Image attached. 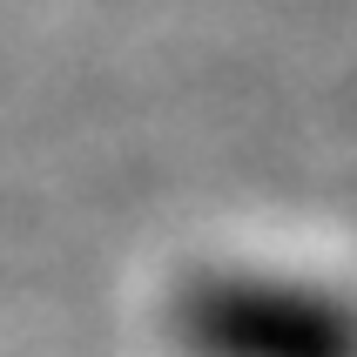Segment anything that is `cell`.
Listing matches in <instances>:
<instances>
[{
  "label": "cell",
  "instance_id": "obj_1",
  "mask_svg": "<svg viewBox=\"0 0 357 357\" xmlns=\"http://www.w3.org/2000/svg\"><path fill=\"white\" fill-rule=\"evenodd\" d=\"M182 357H357V297L283 270H202L176 297Z\"/></svg>",
  "mask_w": 357,
  "mask_h": 357
}]
</instances>
